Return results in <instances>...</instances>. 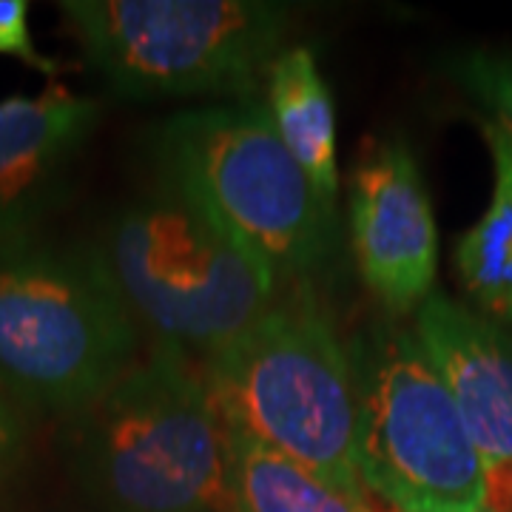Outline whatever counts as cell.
I'll return each mask as SVG.
<instances>
[{
  "mask_svg": "<svg viewBox=\"0 0 512 512\" xmlns=\"http://www.w3.org/2000/svg\"><path fill=\"white\" fill-rule=\"evenodd\" d=\"M493 154V197L484 217L458 239L456 268L481 316L512 328V140L493 120L481 123Z\"/></svg>",
  "mask_w": 512,
  "mask_h": 512,
  "instance_id": "7c38bea8",
  "label": "cell"
},
{
  "mask_svg": "<svg viewBox=\"0 0 512 512\" xmlns=\"http://www.w3.org/2000/svg\"><path fill=\"white\" fill-rule=\"evenodd\" d=\"M268 114L313 188L336 205V111L316 57L305 46L285 49L274 60L268 72Z\"/></svg>",
  "mask_w": 512,
  "mask_h": 512,
  "instance_id": "8fae6325",
  "label": "cell"
},
{
  "mask_svg": "<svg viewBox=\"0 0 512 512\" xmlns=\"http://www.w3.org/2000/svg\"><path fill=\"white\" fill-rule=\"evenodd\" d=\"M413 333L484 461H512L510 333L439 291L421 302Z\"/></svg>",
  "mask_w": 512,
  "mask_h": 512,
  "instance_id": "9c48e42d",
  "label": "cell"
},
{
  "mask_svg": "<svg viewBox=\"0 0 512 512\" xmlns=\"http://www.w3.org/2000/svg\"><path fill=\"white\" fill-rule=\"evenodd\" d=\"M202 365L231 427L333 487L367 495L350 348L308 296L271 302Z\"/></svg>",
  "mask_w": 512,
  "mask_h": 512,
  "instance_id": "277c9868",
  "label": "cell"
},
{
  "mask_svg": "<svg viewBox=\"0 0 512 512\" xmlns=\"http://www.w3.org/2000/svg\"><path fill=\"white\" fill-rule=\"evenodd\" d=\"M23 447H26V430H23L18 407L0 387V481L18 467Z\"/></svg>",
  "mask_w": 512,
  "mask_h": 512,
  "instance_id": "2e32d148",
  "label": "cell"
},
{
  "mask_svg": "<svg viewBox=\"0 0 512 512\" xmlns=\"http://www.w3.org/2000/svg\"><path fill=\"white\" fill-rule=\"evenodd\" d=\"M453 74L512 140V55L476 49L453 60Z\"/></svg>",
  "mask_w": 512,
  "mask_h": 512,
  "instance_id": "5bb4252c",
  "label": "cell"
},
{
  "mask_svg": "<svg viewBox=\"0 0 512 512\" xmlns=\"http://www.w3.org/2000/svg\"><path fill=\"white\" fill-rule=\"evenodd\" d=\"M83 57L123 97L254 92L291 15L262 0H66Z\"/></svg>",
  "mask_w": 512,
  "mask_h": 512,
  "instance_id": "8992f818",
  "label": "cell"
},
{
  "mask_svg": "<svg viewBox=\"0 0 512 512\" xmlns=\"http://www.w3.org/2000/svg\"><path fill=\"white\" fill-rule=\"evenodd\" d=\"M348 348L367 495L393 512H484V456L416 333L373 325Z\"/></svg>",
  "mask_w": 512,
  "mask_h": 512,
  "instance_id": "52a82bcc",
  "label": "cell"
},
{
  "mask_svg": "<svg viewBox=\"0 0 512 512\" xmlns=\"http://www.w3.org/2000/svg\"><path fill=\"white\" fill-rule=\"evenodd\" d=\"M350 248L367 291L393 316L433 293L439 231L413 151L399 140L365 148L350 174Z\"/></svg>",
  "mask_w": 512,
  "mask_h": 512,
  "instance_id": "ba28073f",
  "label": "cell"
},
{
  "mask_svg": "<svg viewBox=\"0 0 512 512\" xmlns=\"http://www.w3.org/2000/svg\"><path fill=\"white\" fill-rule=\"evenodd\" d=\"M94 251L140 328L205 359L268 311L279 285L168 188L126 208Z\"/></svg>",
  "mask_w": 512,
  "mask_h": 512,
  "instance_id": "5b68a950",
  "label": "cell"
},
{
  "mask_svg": "<svg viewBox=\"0 0 512 512\" xmlns=\"http://www.w3.org/2000/svg\"><path fill=\"white\" fill-rule=\"evenodd\" d=\"M97 120V100L55 80L32 97L0 100V231L20 228L52 194Z\"/></svg>",
  "mask_w": 512,
  "mask_h": 512,
  "instance_id": "30bf717a",
  "label": "cell"
},
{
  "mask_svg": "<svg viewBox=\"0 0 512 512\" xmlns=\"http://www.w3.org/2000/svg\"><path fill=\"white\" fill-rule=\"evenodd\" d=\"M237 512H373L367 495L339 490L231 427Z\"/></svg>",
  "mask_w": 512,
  "mask_h": 512,
  "instance_id": "4fadbf2b",
  "label": "cell"
},
{
  "mask_svg": "<svg viewBox=\"0 0 512 512\" xmlns=\"http://www.w3.org/2000/svg\"><path fill=\"white\" fill-rule=\"evenodd\" d=\"M80 416V464L120 512H237L231 424L205 365L157 342Z\"/></svg>",
  "mask_w": 512,
  "mask_h": 512,
  "instance_id": "6da1fadb",
  "label": "cell"
},
{
  "mask_svg": "<svg viewBox=\"0 0 512 512\" xmlns=\"http://www.w3.org/2000/svg\"><path fill=\"white\" fill-rule=\"evenodd\" d=\"M140 325L94 248L0 231V387L9 399L83 413L137 362Z\"/></svg>",
  "mask_w": 512,
  "mask_h": 512,
  "instance_id": "7a4b0ae2",
  "label": "cell"
},
{
  "mask_svg": "<svg viewBox=\"0 0 512 512\" xmlns=\"http://www.w3.org/2000/svg\"><path fill=\"white\" fill-rule=\"evenodd\" d=\"M484 512H512V461H484Z\"/></svg>",
  "mask_w": 512,
  "mask_h": 512,
  "instance_id": "e0dca14e",
  "label": "cell"
},
{
  "mask_svg": "<svg viewBox=\"0 0 512 512\" xmlns=\"http://www.w3.org/2000/svg\"><path fill=\"white\" fill-rule=\"evenodd\" d=\"M0 55L15 57L29 69L57 77L66 66L43 52H37L29 32V3L26 0H0Z\"/></svg>",
  "mask_w": 512,
  "mask_h": 512,
  "instance_id": "9a60e30c",
  "label": "cell"
},
{
  "mask_svg": "<svg viewBox=\"0 0 512 512\" xmlns=\"http://www.w3.org/2000/svg\"><path fill=\"white\" fill-rule=\"evenodd\" d=\"M165 185L200 208L276 282L313 274L330 254L336 205L285 148L265 106H208L157 131Z\"/></svg>",
  "mask_w": 512,
  "mask_h": 512,
  "instance_id": "3957f363",
  "label": "cell"
}]
</instances>
